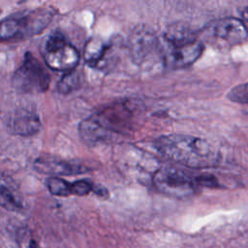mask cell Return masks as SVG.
Returning <instances> with one entry per match:
<instances>
[{
  "label": "cell",
  "instance_id": "1",
  "mask_svg": "<svg viewBox=\"0 0 248 248\" xmlns=\"http://www.w3.org/2000/svg\"><path fill=\"white\" fill-rule=\"evenodd\" d=\"M142 115L143 106L139 100L116 101L81 121L78 132L87 143L105 141L113 135L126 134L134 130Z\"/></svg>",
  "mask_w": 248,
  "mask_h": 248
},
{
  "label": "cell",
  "instance_id": "2",
  "mask_svg": "<svg viewBox=\"0 0 248 248\" xmlns=\"http://www.w3.org/2000/svg\"><path fill=\"white\" fill-rule=\"evenodd\" d=\"M155 147L167 159L195 169L213 167L219 158L217 150L205 140L184 134L164 135Z\"/></svg>",
  "mask_w": 248,
  "mask_h": 248
},
{
  "label": "cell",
  "instance_id": "3",
  "mask_svg": "<svg viewBox=\"0 0 248 248\" xmlns=\"http://www.w3.org/2000/svg\"><path fill=\"white\" fill-rule=\"evenodd\" d=\"M52 12L46 8L0 20V42L22 40L41 33L50 22Z\"/></svg>",
  "mask_w": 248,
  "mask_h": 248
},
{
  "label": "cell",
  "instance_id": "4",
  "mask_svg": "<svg viewBox=\"0 0 248 248\" xmlns=\"http://www.w3.org/2000/svg\"><path fill=\"white\" fill-rule=\"evenodd\" d=\"M42 52L45 63L54 71L72 72L79 62L78 49L59 31L47 37Z\"/></svg>",
  "mask_w": 248,
  "mask_h": 248
},
{
  "label": "cell",
  "instance_id": "5",
  "mask_svg": "<svg viewBox=\"0 0 248 248\" xmlns=\"http://www.w3.org/2000/svg\"><path fill=\"white\" fill-rule=\"evenodd\" d=\"M152 182L161 193L172 198H188L198 192L196 177L173 166H164L155 171Z\"/></svg>",
  "mask_w": 248,
  "mask_h": 248
},
{
  "label": "cell",
  "instance_id": "6",
  "mask_svg": "<svg viewBox=\"0 0 248 248\" xmlns=\"http://www.w3.org/2000/svg\"><path fill=\"white\" fill-rule=\"evenodd\" d=\"M50 84V75L42 63L26 52L21 65L13 76L14 87L22 93H43Z\"/></svg>",
  "mask_w": 248,
  "mask_h": 248
},
{
  "label": "cell",
  "instance_id": "7",
  "mask_svg": "<svg viewBox=\"0 0 248 248\" xmlns=\"http://www.w3.org/2000/svg\"><path fill=\"white\" fill-rule=\"evenodd\" d=\"M202 50L203 46L198 39L176 45H168L164 55L165 62L173 69L185 68L192 65L201 56Z\"/></svg>",
  "mask_w": 248,
  "mask_h": 248
},
{
  "label": "cell",
  "instance_id": "8",
  "mask_svg": "<svg viewBox=\"0 0 248 248\" xmlns=\"http://www.w3.org/2000/svg\"><path fill=\"white\" fill-rule=\"evenodd\" d=\"M211 34L230 46L241 44L248 37V29L244 21L236 17L220 18L210 25Z\"/></svg>",
  "mask_w": 248,
  "mask_h": 248
},
{
  "label": "cell",
  "instance_id": "9",
  "mask_svg": "<svg viewBox=\"0 0 248 248\" xmlns=\"http://www.w3.org/2000/svg\"><path fill=\"white\" fill-rule=\"evenodd\" d=\"M34 167L37 171L57 175H73L88 171V168L79 163L54 157L38 158L34 163Z\"/></svg>",
  "mask_w": 248,
  "mask_h": 248
},
{
  "label": "cell",
  "instance_id": "10",
  "mask_svg": "<svg viewBox=\"0 0 248 248\" xmlns=\"http://www.w3.org/2000/svg\"><path fill=\"white\" fill-rule=\"evenodd\" d=\"M46 186L52 195L59 197H67L70 195L86 196L92 191L96 193L98 189L97 186L85 179L70 182L56 176L49 177L46 180Z\"/></svg>",
  "mask_w": 248,
  "mask_h": 248
},
{
  "label": "cell",
  "instance_id": "11",
  "mask_svg": "<svg viewBox=\"0 0 248 248\" xmlns=\"http://www.w3.org/2000/svg\"><path fill=\"white\" fill-rule=\"evenodd\" d=\"M158 46L160 43L157 38L148 31H136L130 39L131 53L134 60L138 62L144 60Z\"/></svg>",
  "mask_w": 248,
  "mask_h": 248
},
{
  "label": "cell",
  "instance_id": "12",
  "mask_svg": "<svg viewBox=\"0 0 248 248\" xmlns=\"http://www.w3.org/2000/svg\"><path fill=\"white\" fill-rule=\"evenodd\" d=\"M9 127L16 135L30 136L40 130L41 122L39 117L32 111L21 109L16 111L11 117Z\"/></svg>",
  "mask_w": 248,
  "mask_h": 248
},
{
  "label": "cell",
  "instance_id": "13",
  "mask_svg": "<svg viewBox=\"0 0 248 248\" xmlns=\"http://www.w3.org/2000/svg\"><path fill=\"white\" fill-rule=\"evenodd\" d=\"M111 46L100 38H91L84 46L83 57L88 65L95 68L103 67Z\"/></svg>",
  "mask_w": 248,
  "mask_h": 248
},
{
  "label": "cell",
  "instance_id": "14",
  "mask_svg": "<svg viewBox=\"0 0 248 248\" xmlns=\"http://www.w3.org/2000/svg\"><path fill=\"white\" fill-rule=\"evenodd\" d=\"M0 205L10 211L21 208L16 195L5 185H0Z\"/></svg>",
  "mask_w": 248,
  "mask_h": 248
},
{
  "label": "cell",
  "instance_id": "15",
  "mask_svg": "<svg viewBox=\"0 0 248 248\" xmlns=\"http://www.w3.org/2000/svg\"><path fill=\"white\" fill-rule=\"evenodd\" d=\"M78 85V76L74 72H69L59 80L57 89L61 94H68L76 89Z\"/></svg>",
  "mask_w": 248,
  "mask_h": 248
},
{
  "label": "cell",
  "instance_id": "16",
  "mask_svg": "<svg viewBox=\"0 0 248 248\" xmlns=\"http://www.w3.org/2000/svg\"><path fill=\"white\" fill-rule=\"evenodd\" d=\"M228 98L236 103L248 104V82L238 84L228 92Z\"/></svg>",
  "mask_w": 248,
  "mask_h": 248
},
{
  "label": "cell",
  "instance_id": "17",
  "mask_svg": "<svg viewBox=\"0 0 248 248\" xmlns=\"http://www.w3.org/2000/svg\"><path fill=\"white\" fill-rule=\"evenodd\" d=\"M243 18H244V20L248 21V7H246L243 11Z\"/></svg>",
  "mask_w": 248,
  "mask_h": 248
},
{
  "label": "cell",
  "instance_id": "18",
  "mask_svg": "<svg viewBox=\"0 0 248 248\" xmlns=\"http://www.w3.org/2000/svg\"><path fill=\"white\" fill-rule=\"evenodd\" d=\"M29 248H38V245L34 240H31L30 244H29Z\"/></svg>",
  "mask_w": 248,
  "mask_h": 248
}]
</instances>
